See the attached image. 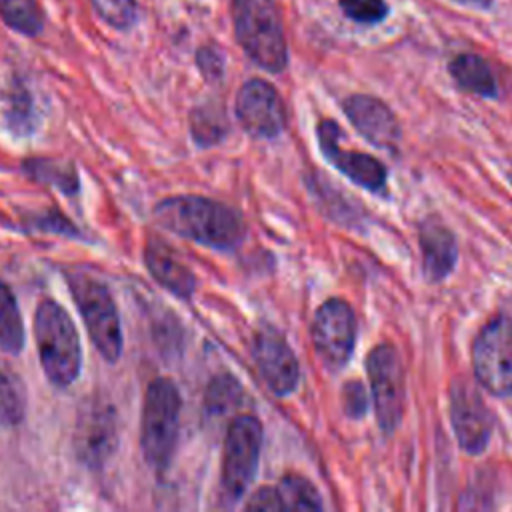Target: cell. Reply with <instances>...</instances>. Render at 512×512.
<instances>
[{"mask_svg": "<svg viewBox=\"0 0 512 512\" xmlns=\"http://www.w3.org/2000/svg\"><path fill=\"white\" fill-rule=\"evenodd\" d=\"M450 420L460 448L468 454H480L492 436V414L480 394L464 380L450 388Z\"/></svg>", "mask_w": 512, "mask_h": 512, "instance_id": "cell-12", "label": "cell"}, {"mask_svg": "<svg viewBox=\"0 0 512 512\" xmlns=\"http://www.w3.org/2000/svg\"><path fill=\"white\" fill-rule=\"evenodd\" d=\"M510 178H512V176H510Z\"/></svg>", "mask_w": 512, "mask_h": 512, "instance_id": "cell-32", "label": "cell"}, {"mask_svg": "<svg viewBox=\"0 0 512 512\" xmlns=\"http://www.w3.org/2000/svg\"><path fill=\"white\" fill-rule=\"evenodd\" d=\"M34 334L42 370L56 388H68L80 374L82 348L70 314L44 298L34 314Z\"/></svg>", "mask_w": 512, "mask_h": 512, "instance_id": "cell-2", "label": "cell"}, {"mask_svg": "<svg viewBox=\"0 0 512 512\" xmlns=\"http://www.w3.org/2000/svg\"><path fill=\"white\" fill-rule=\"evenodd\" d=\"M144 262L156 282H160L174 296L188 300L196 290V278L192 270L180 260V256L162 240L150 238L144 248Z\"/></svg>", "mask_w": 512, "mask_h": 512, "instance_id": "cell-16", "label": "cell"}, {"mask_svg": "<svg viewBox=\"0 0 512 512\" xmlns=\"http://www.w3.org/2000/svg\"><path fill=\"white\" fill-rule=\"evenodd\" d=\"M342 12L360 24H378L388 16L384 0H340Z\"/></svg>", "mask_w": 512, "mask_h": 512, "instance_id": "cell-26", "label": "cell"}, {"mask_svg": "<svg viewBox=\"0 0 512 512\" xmlns=\"http://www.w3.org/2000/svg\"><path fill=\"white\" fill-rule=\"evenodd\" d=\"M452 2H458V4L470 6V8H480V10H484L492 4V0H452Z\"/></svg>", "mask_w": 512, "mask_h": 512, "instance_id": "cell-31", "label": "cell"}, {"mask_svg": "<svg viewBox=\"0 0 512 512\" xmlns=\"http://www.w3.org/2000/svg\"><path fill=\"white\" fill-rule=\"evenodd\" d=\"M338 138L340 128L334 120H322L318 124V144L324 158L354 184L370 192H382L386 188V166L370 154L342 150Z\"/></svg>", "mask_w": 512, "mask_h": 512, "instance_id": "cell-14", "label": "cell"}, {"mask_svg": "<svg viewBox=\"0 0 512 512\" xmlns=\"http://www.w3.org/2000/svg\"><path fill=\"white\" fill-rule=\"evenodd\" d=\"M0 348L18 354L24 348V322L12 290L0 280Z\"/></svg>", "mask_w": 512, "mask_h": 512, "instance_id": "cell-19", "label": "cell"}, {"mask_svg": "<svg viewBox=\"0 0 512 512\" xmlns=\"http://www.w3.org/2000/svg\"><path fill=\"white\" fill-rule=\"evenodd\" d=\"M234 34L242 50L264 70L286 68L288 50L274 0H232Z\"/></svg>", "mask_w": 512, "mask_h": 512, "instance_id": "cell-3", "label": "cell"}, {"mask_svg": "<svg viewBox=\"0 0 512 512\" xmlns=\"http://www.w3.org/2000/svg\"><path fill=\"white\" fill-rule=\"evenodd\" d=\"M118 428L116 410L102 398H90L78 412L74 450L82 464L100 468L116 452Z\"/></svg>", "mask_w": 512, "mask_h": 512, "instance_id": "cell-10", "label": "cell"}, {"mask_svg": "<svg viewBox=\"0 0 512 512\" xmlns=\"http://www.w3.org/2000/svg\"><path fill=\"white\" fill-rule=\"evenodd\" d=\"M190 130L200 146H212L220 142L228 130L222 106L208 102L194 108L190 114Z\"/></svg>", "mask_w": 512, "mask_h": 512, "instance_id": "cell-22", "label": "cell"}, {"mask_svg": "<svg viewBox=\"0 0 512 512\" xmlns=\"http://www.w3.org/2000/svg\"><path fill=\"white\" fill-rule=\"evenodd\" d=\"M342 406H344V412L350 418H360L364 414V410H366V392H364L362 382L350 380L342 388Z\"/></svg>", "mask_w": 512, "mask_h": 512, "instance_id": "cell-28", "label": "cell"}, {"mask_svg": "<svg viewBox=\"0 0 512 512\" xmlns=\"http://www.w3.org/2000/svg\"><path fill=\"white\" fill-rule=\"evenodd\" d=\"M422 248V268L430 282L444 280L456 264L454 234L436 218H426L418 230Z\"/></svg>", "mask_w": 512, "mask_h": 512, "instance_id": "cell-17", "label": "cell"}, {"mask_svg": "<svg viewBox=\"0 0 512 512\" xmlns=\"http://www.w3.org/2000/svg\"><path fill=\"white\" fill-rule=\"evenodd\" d=\"M262 446V424L254 416H236L228 426L222 454V500L234 506L252 484Z\"/></svg>", "mask_w": 512, "mask_h": 512, "instance_id": "cell-6", "label": "cell"}, {"mask_svg": "<svg viewBox=\"0 0 512 512\" xmlns=\"http://www.w3.org/2000/svg\"><path fill=\"white\" fill-rule=\"evenodd\" d=\"M472 368L490 394L512 392V318L498 316L484 324L472 344Z\"/></svg>", "mask_w": 512, "mask_h": 512, "instance_id": "cell-7", "label": "cell"}, {"mask_svg": "<svg viewBox=\"0 0 512 512\" xmlns=\"http://www.w3.org/2000/svg\"><path fill=\"white\" fill-rule=\"evenodd\" d=\"M278 496L282 502V510H322V500L318 490L298 474H286L278 486Z\"/></svg>", "mask_w": 512, "mask_h": 512, "instance_id": "cell-23", "label": "cell"}, {"mask_svg": "<svg viewBox=\"0 0 512 512\" xmlns=\"http://www.w3.org/2000/svg\"><path fill=\"white\" fill-rule=\"evenodd\" d=\"M252 356L260 376L276 396H288L298 386V360L284 336L272 326H262L252 340Z\"/></svg>", "mask_w": 512, "mask_h": 512, "instance_id": "cell-13", "label": "cell"}, {"mask_svg": "<svg viewBox=\"0 0 512 512\" xmlns=\"http://www.w3.org/2000/svg\"><path fill=\"white\" fill-rule=\"evenodd\" d=\"M154 218L168 232L214 250H232L246 236L244 220L234 208L204 196L164 198L156 204Z\"/></svg>", "mask_w": 512, "mask_h": 512, "instance_id": "cell-1", "label": "cell"}, {"mask_svg": "<svg viewBox=\"0 0 512 512\" xmlns=\"http://www.w3.org/2000/svg\"><path fill=\"white\" fill-rule=\"evenodd\" d=\"M350 124L374 146L396 150L400 142V126L392 110L378 98L354 94L342 104Z\"/></svg>", "mask_w": 512, "mask_h": 512, "instance_id": "cell-15", "label": "cell"}, {"mask_svg": "<svg viewBox=\"0 0 512 512\" xmlns=\"http://www.w3.org/2000/svg\"><path fill=\"white\" fill-rule=\"evenodd\" d=\"M66 280L92 344L104 360L116 362L122 354V328L108 286L82 270L66 272Z\"/></svg>", "mask_w": 512, "mask_h": 512, "instance_id": "cell-5", "label": "cell"}, {"mask_svg": "<svg viewBox=\"0 0 512 512\" xmlns=\"http://www.w3.org/2000/svg\"><path fill=\"white\" fill-rule=\"evenodd\" d=\"M374 412L384 434H392L404 414V368L394 346L380 344L366 358Z\"/></svg>", "mask_w": 512, "mask_h": 512, "instance_id": "cell-8", "label": "cell"}, {"mask_svg": "<svg viewBox=\"0 0 512 512\" xmlns=\"http://www.w3.org/2000/svg\"><path fill=\"white\" fill-rule=\"evenodd\" d=\"M242 388L230 374H218L210 380L204 396V406L210 416H222L240 404Z\"/></svg>", "mask_w": 512, "mask_h": 512, "instance_id": "cell-24", "label": "cell"}, {"mask_svg": "<svg viewBox=\"0 0 512 512\" xmlns=\"http://www.w3.org/2000/svg\"><path fill=\"white\" fill-rule=\"evenodd\" d=\"M180 392L170 378H156L148 384L140 420V448L144 460L156 472L170 466L180 426Z\"/></svg>", "mask_w": 512, "mask_h": 512, "instance_id": "cell-4", "label": "cell"}, {"mask_svg": "<svg viewBox=\"0 0 512 512\" xmlns=\"http://www.w3.org/2000/svg\"><path fill=\"white\" fill-rule=\"evenodd\" d=\"M96 14L114 28H130L138 18L136 0H90Z\"/></svg>", "mask_w": 512, "mask_h": 512, "instance_id": "cell-25", "label": "cell"}, {"mask_svg": "<svg viewBox=\"0 0 512 512\" xmlns=\"http://www.w3.org/2000/svg\"><path fill=\"white\" fill-rule=\"evenodd\" d=\"M246 510H256V512H268V510H282V502H280V496H278V490L276 488H260L256 490L248 502H246Z\"/></svg>", "mask_w": 512, "mask_h": 512, "instance_id": "cell-30", "label": "cell"}, {"mask_svg": "<svg viewBox=\"0 0 512 512\" xmlns=\"http://www.w3.org/2000/svg\"><path fill=\"white\" fill-rule=\"evenodd\" d=\"M310 334L322 364L330 370L342 368L350 360L356 344L354 310L342 298L326 300L314 312Z\"/></svg>", "mask_w": 512, "mask_h": 512, "instance_id": "cell-9", "label": "cell"}, {"mask_svg": "<svg viewBox=\"0 0 512 512\" xmlns=\"http://www.w3.org/2000/svg\"><path fill=\"white\" fill-rule=\"evenodd\" d=\"M456 84L472 94L494 98L498 94L496 78L486 60L476 54H460L448 66Z\"/></svg>", "mask_w": 512, "mask_h": 512, "instance_id": "cell-18", "label": "cell"}, {"mask_svg": "<svg viewBox=\"0 0 512 512\" xmlns=\"http://www.w3.org/2000/svg\"><path fill=\"white\" fill-rule=\"evenodd\" d=\"M0 16L24 36H38L44 28V12L38 0H0Z\"/></svg>", "mask_w": 512, "mask_h": 512, "instance_id": "cell-21", "label": "cell"}, {"mask_svg": "<svg viewBox=\"0 0 512 512\" xmlns=\"http://www.w3.org/2000/svg\"><path fill=\"white\" fill-rule=\"evenodd\" d=\"M26 412V388L22 378L0 360V420L18 424Z\"/></svg>", "mask_w": 512, "mask_h": 512, "instance_id": "cell-20", "label": "cell"}, {"mask_svg": "<svg viewBox=\"0 0 512 512\" xmlns=\"http://www.w3.org/2000/svg\"><path fill=\"white\" fill-rule=\"evenodd\" d=\"M236 118L254 138H276L286 124L284 104L276 88L260 78H252L238 90Z\"/></svg>", "mask_w": 512, "mask_h": 512, "instance_id": "cell-11", "label": "cell"}, {"mask_svg": "<svg viewBox=\"0 0 512 512\" xmlns=\"http://www.w3.org/2000/svg\"><path fill=\"white\" fill-rule=\"evenodd\" d=\"M196 62L200 72L208 78V80H218L222 76L224 70V60L222 54L210 46H204L196 52Z\"/></svg>", "mask_w": 512, "mask_h": 512, "instance_id": "cell-29", "label": "cell"}, {"mask_svg": "<svg viewBox=\"0 0 512 512\" xmlns=\"http://www.w3.org/2000/svg\"><path fill=\"white\" fill-rule=\"evenodd\" d=\"M28 172L38 180L56 184L58 188H62L68 194H72L78 188V180H76L74 172H66L64 166H56L54 162H46V160L28 162Z\"/></svg>", "mask_w": 512, "mask_h": 512, "instance_id": "cell-27", "label": "cell"}]
</instances>
